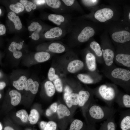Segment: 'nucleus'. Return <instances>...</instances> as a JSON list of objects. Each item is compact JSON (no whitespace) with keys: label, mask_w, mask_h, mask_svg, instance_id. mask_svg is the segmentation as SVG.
<instances>
[{"label":"nucleus","mask_w":130,"mask_h":130,"mask_svg":"<svg viewBox=\"0 0 130 130\" xmlns=\"http://www.w3.org/2000/svg\"><path fill=\"white\" fill-rule=\"evenodd\" d=\"M116 110L113 107L103 106L95 101L89 105L85 113V119L90 124L106 120L114 116Z\"/></svg>","instance_id":"1"},{"label":"nucleus","mask_w":130,"mask_h":130,"mask_svg":"<svg viewBox=\"0 0 130 130\" xmlns=\"http://www.w3.org/2000/svg\"><path fill=\"white\" fill-rule=\"evenodd\" d=\"M94 92L98 98L110 107H112L118 94L117 89L114 86L105 84L100 85Z\"/></svg>","instance_id":"2"},{"label":"nucleus","mask_w":130,"mask_h":130,"mask_svg":"<svg viewBox=\"0 0 130 130\" xmlns=\"http://www.w3.org/2000/svg\"><path fill=\"white\" fill-rule=\"evenodd\" d=\"M78 106L81 109L85 118L86 112L91 104L95 101L93 93L84 90H81L78 93Z\"/></svg>","instance_id":"3"},{"label":"nucleus","mask_w":130,"mask_h":130,"mask_svg":"<svg viewBox=\"0 0 130 130\" xmlns=\"http://www.w3.org/2000/svg\"><path fill=\"white\" fill-rule=\"evenodd\" d=\"M56 114L57 119L60 121L71 119L73 115L65 104L62 103L58 104Z\"/></svg>","instance_id":"4"},{"label":"nucleus","mask_w":130,"mask_h":130,"mask_svg":"<svg viewBox=\"0 0 130 130\" xmlns=\"http://www.w3.org/2000/svg\"><path fill=\"white\" fill-rule=\"evenodd\" d=\"M114 14L113 11L109 8H104L97 10L94 14V17L101 22H104L111 19Z\"/></svg>","instance_id":"5"},{"label":"nucleus","mask_w":130,"mask_h":130,"mask_svg":"<svg viewBox=\"0 0 130 130\" xmlns=\"http://www.w3.org/2000/svg\"><path fill=\"white\" fill-rule=\"evenodd\" d=\"M65 104L73 115L78 106V93L72 92L65 101Z\"/></svg>","instance_id":"6"},{"label":"nucleus","mask_w":130,"mask_h":130,"mask_svg":"<svg viewBox=\"0 0 130 130\" xmlns=\"http://www.w3.org/2000/svg\"><path fill=\"white\" fill-rule=\"evenodd\" d=\"M111 75L114 78L125 81L130 79V72L126 69L120 68L114 69L111 72Z\"/></svg>","instance_id":"7"},{"label":"nucleus","mask_w":130,"mask_h":130,"mask_svg":"<svg viewBox=\"0 0 130 130\" xmlns=\"http://www.w3.org/2000/svg\"><path fill=\"white\" fill-rule=\"evenodd\" d=\"M112 38L116 42L122 43L130 40V33L128 31L123 30L115 32L112 35Z\"/></svg>","instance_id":"8"},{"label":"nucleus","mask_w":130,"mask_h":130,"mask_svg":"<svg viewBox=\"0 0 130 130\" xmlns=\"http://www.w3.org/2000/svg\"><path fill=\"white\" fill-rule=\"evenodd\" d=\"M94 29L90 26H87L81 31L78 37V39L81 42H84L88 41L90 38L94 34Z\"/></svg>","instance_id":"9"},{"label":"nucleus","mask_w":130,"mask_h":130,"mask_svg":"<svg viewBox=\"0 0 130 130\" xmlns=\"http://www.w3.org/2000/svg\"><path fill=\"white\" fill-rule=\"evenodd\" d=\"M120 107L130 108V96L127 94H118L115 100Z\"/></svg>","instance_id":"10"},{"label":"nucleus","mask_w":130,"mask_h":130,"mask_svg":"<svg viewBox=\"0 0 130 130\" xmlns=\"http://www.w3.org/2000/svg\"><path fill=\"white\" fill-rule=\"evenodd\" d=\"M84 63L82 61L75 59L70 62L67 66V70L71 73H75L82 69L84 66Z\"/></svg>","instance_id":"11"},{"label":"nucleus","mask_w":130,"mask_h":130,"mask_svg":"<svg viewBox=\"0 0 130 130\" xmlns=\"http://www.w3.org/2000/svg\"><path fill=\"white\" fill-rule=\"evenodd\" d=\"M39 86L38 82L33 81L31 78L27 79L24 84V89L26 91H29L33 94H35L37 92Z\"/></svg>","instance_id":"12"},{"label":"nucleus","mask_w":130,"mask_h":130,"mask_svg":"<svg viewBox=\"0 0 130 130\" xmlns=\"http://www.w3.org/2000/svg\"><path fill=\"white\" fill-rule=\"evenodd\" d=\"M63 31L60 27H56L51 28L46 32L44 34L45 38L54 39L60 37L62 35Z\"/></svg>","instance_id":"13"},{"label":"nucleus","mask_w":130,"mask_h":130,"mask_svg":"<svg viewBox=\"0 0 130 130\" xmlns=\"http://www.w3.org/2000/svg\"><path fill=\"white\" fill-rule=\"evenodd\" d=\"M86 61L87 67L91 71H94L96 69V58L92 53H87L86 56Z\"/></svg>","instance_id":"14"},{"label":"nucleus","mask_w":130,"mask_h":130,"mask_svg":"<svg viewBox=\"0 0 130 130\" xmlns=\"http://www.w3.org/2000/svg\"><path fill=\"white\" fill-rule=\"evenodd\" d=\"M7 16L8 19L14 23L16 29L19 30L22 28V25L20 19L15 13L13 11L10 12L8 13Z\"/></svg>","instance_id":"15"},{"label":"nucleus","mask_w":130,"mask_h":130,"mask_svg":"<svg viewBox=\"0 0 130 130\" xmlns=\"http://www.w3.org/2000/svg\"><path fill=\"white\" fill-rule=\"evenodd\" d=\"M103 56L105 64L108 66L111 65L113 63L114 57L113 51L110 49H106L103 51Z\"/></svg>","instance_id":"16"},{"label":"nucleus","mask_w":130,"mask_h":130,"mask_svg":"<svg viewBox=\"0 0 130 130\" xmlns=\"http://www.w3.org/2000/svg\"><path fill=\"white\" fill-rule=\"evenodd\" d=\"M9 95L11 98V104L14 106H16L20 103L21 98L20 93L15 90L10 91Z\"/></svg>","instance_id":"17"},{"label":"nucleus","mask_w":130,"mask_h":130,"mask_svg":"<svg viewBox=\"0 0 130 130\" xmlns=\"http://www.w3.org/2000/svg\"><path fill=\"white\" fill-rule=\"evenodd\" d=\"M116 59L119 63L124 66L129 67L130 66V55L129 54L122 53L117 54Z\"/></svg>","instance_id":"18"},{"label":"nucleus","mask_w":130,"mask_h":130,"mask_svg":"<svg viewBox=\"0 0 130 130\" xmlns=\"http://www.w3.org/2000/svg\"><path fill=\"white\" fill-rule=\"evenodd\" d=\"M48 48L50 51L56 53H61L65 50V48L63 45L57 42L51 43L49 46Z\"/></svg>","instance_id":"19"},{"label":"nucleus","mask_w":130,"mask_h":130,"mask_svg":"<svg viewBox=\"0 0 130 130\" xmlns=\"http://www.w3.org/2000/svg\"><path fill=\"white\" fill-rule=\"evenodd\" d=\"M48 18L50 21L58 26H60L65 21L64 17L60 14H50Z\"/></svg>","instance_id":"20"},{"label":"nucleus","mask_w":130,"mask_h":130,"mask_svg":"<svg viewBox=\"0 0 130 130\" xmlns=\"http://www.w3.org/2000/svg\"><path fill=\"white\" fill-rule=\"evenodd\" d=\"M50 57V55L46 52H40L36 53L34 55V58L37 62L41 63L46 61Z\"/></svg>","instance_id":"21"},{"label":"nucleus","mask_w":130,"mask_h":130,"mask_svg":"<svg viewBox=\"0 0 130 130\" xmlns=\"http://www.w3.org/2000/svg\"><path fill=\"white\" fill-rule=\"evenodd\" d=\"M27 79L25 76H22L18 80L13 81V85L17 90L22 91L24 89V84Z\"/></svg>","instance_id":"22"},{"label":"nucleus","mask_w":130,"mask_h":130,"mask_svg":"<svg viewBox=\"0 0 130 130\" xmlns=\"http://www.w3.org/2000/svg\"><path fill=\"white\" fill-rule=\"evenodd\" d=\"M46 94L49 97H52L55 92V89L53 84L50 81H46L44 84Z\"/></svg>","instance_id":"23"},{"label":"nucleus","mask_w":130,"mask_h":130,"mask_svg":"<svg viewBox=\"0 0 130 130\" xmlns=\"http://www.w3.org/2000/svg\"><path fill=\"white\" fill-rule=\"evenodd\" d=\"M115 116L106 120L102 124V126L105 128V130H116V123Z\"/></svg>","instance_id":"24"},{"label":"nucleus","mask_w":130,"mask_h":130,"mask_svg":"<svg viewBox=\"0 0 130 130\" xmlns=\"http://www.w3.org/2000/svg\"><path fill=\"white\" fill-rule=\"evenodd\" d=\"M39 117V114L38 111L35 109H32L28 115V120L31 124L34 125L38 122Z\"/></svg>","instance_id":"25"},{"label":"nucleus","mask_w":130,"mask_h":130,"mask_svg":"<svg viewBox=\"0 0 130 130\" xmlns=\"http://www.w3.org/2000/svg\"><path fill=\"white\" fill-rule=\"evenodd\" d=\"M70 125L69 130H81L83 128L84 123L78 119H73Z\"/></svg>","instance_id":"26"},{"label":"nucleus","mask_w":130,"mask_h":130,"mask_svg":"<svg viewBox=\"0 0 130 130\" xmlns=\"http://www.w3.org/2000/svg\"><path fill=\"white\" fill-rule=\"evenodd\" d=\"M77 77L79 80L85 84H91L94 82L93 80L87 74L80 73L78 75Z\"/></svg>","instance_id":"27"},{"label":"nucleus","mask_w":130,"mask_h":130,"mask_svg":"<svg viewBox=\"0 0 130 130\" xmlns=\"http://www.w3.org/2000/svg\"><path fill=\"white\" fill-rule=\"evenodd\" d=\"M20 2L23 5L28 12H30L32 9L35 10L36 8V5L31 1L26 0H21Z\"/></svg>","instance_id":"28"},{"label":"nucleus","mask_w":130,"mask_h":130,"mask_svg":"<svg viewBox=\"0 0 130 130\" xmlns=\"http://www.w3.org/2000/svg\"><path fill=\"white\" fill-rule=\"evenodd\" d=\"M9 7L13 12L16 13L23 12L24 9V7L23 5L19 2L15 4H11Z\"/></svg>","instance_id":"29"},{"label":"nucleus","mask_w":130,"mask_h":130,"mask_svg":"<svg viewBox=\"0 0 130 130\" xmlns=\"http://www.w3.org/2000/svg\"><path fill=\"white\" fill-rule=\"evenodd\" d=\"M90 46L97 56L100 57L102 55L103 53L100 46L97 42L95 41L92 42L90 44Z\"/></svg>","instance_id":"30"},{"label":"nucleus","mask_w":130,"mask_h":130,"mask_svg":"<svg viewBox=\"0 0 130 130\" xmlns=\"http://www.w3.org/2000/svg\"><path fill=\"white\" fill-rule=\"evenodd\" d=\"M16 116L19 118L24 123L26 122L28 120V114L26 111L21 109L18 111L16 113Z\"/></svg>","instance_id":"31"},{"label":"nucleus","mask_w":130,"mask_h":130,"mask_svg":"<svg viewBox=\"0 0 130 130\" xmlns=\"http://www.w3.org/2000/svg\"><path fill=\"white\" fill-rule=\"evenodd\" d=\"M58 105V103L56 102L52 104L46 110V115L48 117H50L54 114L56 113Z\"/></svg>","instance_id":"32"},{"label":"nucleus","mask_w":130,"mask_h":130,"mask_svg":"<svg viewBox=\"0 0 130 130\" xmlns=\"http://www.w3.org/2000/svg\"><path fill=\"white\" fill-rule=\"evenodd\" d=\"M23 43L21 42L20 43H17L14 41L12 42L8 47V50L9 51L13 53L18 50H21L22 48Z\"/></svg>","instance_id":"33"},{"label":"nucleus","mask_w":130,"mask_h":130,"mask_svg":"<svg viewBox=\"0 0 130 130\" xmlns=\"http://www.w3.org/2000/svg\"><path fill=\"white\" fill-rule=\"evenodd\" d=\"M46 2L47 5L53 9H58L61 6V1L59 0H47Z\"/></svg>","instance_id":"34"},{"label":"nucleus","mask_w":130,"mask_h":130,"mask_svg":"<svg viewBox=\"0 0 130 130\" xmlns=\"http://www.w3.org/2000/svg\"><path fill=\"white\" fill-rule=\"evenodd\" d=\"M48 77L49 80L51 81H54L56 79L59 78L58 75L55 74V70L54 68L51 67L49 69Z\"/></svg>","instance_id":"35"},{"label":"nucleus","mask_w":130,"mask_h":130,"mask_svg":"<svg viewBox=\"0 0 130 130\" xmlns=\"http://www.w3.org/2000/svg\"><path fill=\"white\" fill-rule=\"evenodd\" d=\"M53 84L55 89L59 92H62L63 90V87L61 80L59 78L53 81Z\"/></svg>","instance_id":"36"},{"label":"nucleus","mask_w":130,"mask_h":130,"mask_svg":"<svg viewBox=\"0 0 130 130\" xmlns=\"http://www.w3.org/2000/svg\"><path fill=\"white\" fill-rule=\"evenodd\" d=\"M57 127L56 123L51 121L48 122L44 130H56Z\"/></svg>","instance_id":"37"},{"label":"nucleus","mask_w":130,"mask_h":130,"mask_svg":"<svg viewBox=\"0 0 130 130\" xmlns=\"http://www.w3.org/2000/svg\"><path fill=\"white\" fill-rule=\"evenodd\" d=\"M42 26L39 23L37 22H34L28 27V30L30 31H35L38 28Z\"/></svg>","instance_id":"38"},{"label":"nucleus","mask_w":130,"mask_h":130,"mask_svg":"<svg viewBox=\"0 0 130 130\" xmlns=\"http://www.w3.org/2000/svg\"><path fill=\"white\" fill-rule=\"evenodd\" d=\"M73 92L72 90L68 86H66L64 89L63 98L65 101L67 98Z\"/></svg>","instance_id":"39"},{"label":"nucleus","mask_w":130,"mask_h":130,"mask_svg":"<svg viewBox=\"0 0 130 130\" xmlns=\"http://www.w3.org/2000/svg\"><path fill=\"white\" fill-rule=\"evenodd\" d=\"M42 29V27L41 26L38 28L32 33L31 35V37L33 39L36 40L39 39L40 37L39 33L41 30Z\"/></svg>","instance_id":"40"},{"label":"nucleus","mask_w":130,"mask_h":130,"mask_svg":"<svg viewBox=\"0 0 130 130\" xmlns=\"http://www.w3.org/2000/svg\"><path fill=\"white\" fill-rule=\"evenodd\" d=\"M83 3L85 5L88 6H92L96 5L98 2V0H82Z\"/></svg>","instance_id":"41"},{"label":"nucleus","mask_w":130,"mask_h":130,"mask_svg":"<svg viewBox=\"0 0 130 130\" xmlns=\"http://www.w3.org/2000/svg\"><path fill=\"white\" fill-rule=\"evenodd\" d=\"M13 57L15 58L18 59L20 58L22 56V53L20 51H17L13 53Z\"/></svg>","instance_id":"42"},{"label":"nucleus","mask_w":130,"mask_h":130,"mask_svg":"<svg viewBox=\"0 0 130 130\" xmlns=\"http://www.w3.org/2000/svg\"><path fill=\"white\" fill-rule=\"evenodd\" d=\"M62 1L65 5L68 6H72L75 1L73 0H63Z\"/></svg>","instance_id":"43"},{"label":"nucleus","mask_w":130,"mask_h":130,"mask_svg":"<svg viewBox=\"0 0 130 130\" xmlns=\"http://www.w3.org/2000/svg\"><path fill=\"white\" fill-rule=\"evenodd\" d=\"M6 32V29L4 25L2 24H0V35L5 34Z\"/></svg>","instance_id":"44"},{"label":"nucleus","mask_w":130,"mask_h":130,"mask_svg":"<svg viewBox=\"0 0 130 130\" xmlns=\"http://www.w3.org/2000/svg\"><path fill=\"white\" fill-rule=\"evenodd\" d=\"M47 122L44 121H42L40 123V127L41 130H44L47 124Z\"/></svg>","instance_id":"45"},{"label":"nucleus","mask_w":130,"mask_h":130,"mask_svg":"<svg viewBox=\"0 0 130 130\" xmlns=\"http://www.w3.org/2000/svg\"><path fill=\"white\" fill-rule=\"evenodd\" d=\"M35 3L37 5H41L44 4L46 2L45 0H35Z\"/></svg>","instance_id":"46"},{"label":"nucleus","mask_w":130,"mask_h":130,"mask_svg":"<svg viewBox=\"0 0 130 130\" xmlns=\"http://www.w3.org/2000/svg\"><path fill=\"white\" fill-rule=\"evenodd\" d=\"M6 84L4 82H0V90L2 89L6 86Z\"/></svg>","instance_id":"47"},{"label":"nucleus","mask_w":130,"mask_h":130,"mask_svg":"<svg viewBox=\"0 0 130 130\" xmlns=\"http://www.w3.org/2000/svg\"><path fill=\"white\" fill-rule=\"evenodd\" d=\"M4 130H15L12 127L9 126H7L5 127Z\"/></svg>","instance_id":"48"},{"label":"nucleus","mask_w":130,"mask_h":130,"mask_svg":"<svg viewBox=\"0 0 130 130\" xmlns=\"http://www.w3.org/2000/svg\"><path fill=\"white\" fill-rule=\"evenodd\" d=\"M2 129V126H1L0 124V130H1Z\"/></svg>","instance_id":"49"},{"label":"nucleus","mask_w":130,"mask_h":130,"mask_svg":"<svg viewBox=\"0 0 130 130\" xmlns=\"http://www.w3.org/2000/svg\"><path fill=\"white\" fill-rule=\"evenodd\" d=\"M2 13L1 10V9L0 8V15Z\"/></svg>","instance_id":"50"},{"label":"nucleus","mask_w":130,"mask_h":130,"mask_svg":"<svg viewBox=\"0 0 130 130\" xmlns=\"http://www.w3.org/2000/svg\"><path fill=\"white\" fill-rule=\"evenodd\" d=\"M130 13H129V19L130 20Z\"/></svg>","instance_id":"51"},{"label":"nucleus","mask_w":130,"mask_h":130,"mask_svg":"<svg viewBox=\"0 0 130 130\" xmlns=\"http://www.w3.org/2000/svg\"><path fill=\"white\" fill-rule=\"evenodd\" d=\"M2 76V74L1 72H0V77H1Z\"/></svg>","instance_id":"52"},{"label":"nucleus","mask_w":130,"mask_h":130,"mask_svg":"<svg viewBox=\"0 0 130 130\" xmlns=\"http://www.w3.org/2000/svg\"><path fill=\"white\" fill-rule=\"evenodd\" d=\"M1 94L0 93V98H1Z\"/></svg>","instance_id":"53"},{"label":"nucleus","mask_w":130,"mask_h":130,"mask_svg":"<svg viewBox=\"0 0 130 130\" xmlns=\"http://www.w3.org/2000/svg\"></svg>","instance_id":"54"}]
</instances>
